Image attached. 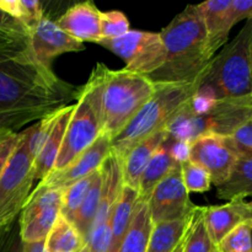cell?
Masks as SVG:
<instances>
[{
	"instance_id": "obj_1",
	"label": "cell",
	"mask_w": 252,
	"mask_h": 252,
	"mask_svg": "<svg viewBox=\"0 0 252 252\" xmlns=\"http://www.w3.org/2000/svg\"><path fill=\"white\" fill-rule=\"evenodd\" d=\"M79 93L80 88L58 78L27 48L0 53V137L71 105Z\"/></svg>"
},
{
	"instance_id": "obj_2",
	"label": "cell",
	"mask_w": 252,
	"mask_h": 252,
	"mask_svg": "<svg viewBox=\"0 0 252 252\" xmlns=\"http://www.w3.org/2000/svg\"><path fill=\"white\" fill-rule=\"evenodd\" d=\"M83 90L100 121L101 132L112 140L154 95L155 84L126 68L112 70L97 63Z\"/></svg>"
},
{
	"instance_id": "obj_3",
	"label": "cell",
	"mask_w": 252,
	"mask_h": 252,
	"mask_svg": "<svg viewBox=\"0 0 252 252\" xmlns=\"http://www.w3.org/2000/svg\"><path fill=\"white\" fill-rule=\"evenodd\" d=\"M165 47L161 68L148 78L154 84L202 83L214 56L197 5H189L160 32Z\"/></svg>"
},
{
	"instance_id": "obj_4",
	"label": "cell",
	"mask_w": 252,
	"mask_h": 252,
	"mask_svg": "<svg viewBox=\"0 0 252 252\" xmlns=\"http://www.w3.org/2000/svg\"><path fill=\"white\" fill-rule=\"evenodd\" d=\"M199 85V83L155 84L154 95L127 127L112 138L111 153L122 162L135 145L165 130L172 118L189 102Z\"/></svg>"
},
{
	"instance_id": "obj_5",
	"label": "cell",
	"mask_w": 252,
	"mask_h": 252,
	"mask_svg": "<svg viewBox=\"0 0 252 252\" xmlns=\"http://www.w3.org/2000/svg\"><path fill=\"white\" fill-rule=\"evenodd\" d=\"M252 118V93L246 96L217 100L208 111L196 113L185 106L165 128L169 137L191 144L207 134L230 137Z\"/></svg>"
},
{
	"instance_id": "obj_6",
	"label": "cell",
	"mask_w": 252,
	"mask_h": 252,
	"mask_svg": "<svg viewBox=\"0 0 252 252\" xmlns=\"http://www.w3.org/2000/svg\"><path fill=\"white\" fill-rule=\"evenodd\" d=\"M252 19L248 20L235 38L214 56L201 85L217 100L246 96L252 93L251 69Z\"/></svg>"
},
{
	"instance_id": "obj_7",
	"label": "cell",
	"mask_w": 252,
	"mask_h": 252,
	"mask_svg": "<svg viewBox=\"0 0 252 252\" xmlns=\"http://www.w3.org/2000/svg\"><path fill=\"white\" fill-rule=\"evenodd\" d=\"M33 160L29 147V128H25L0 176V229L15 223L29 202L34 182Z\"/></svg>"
},
{
	"instance_id": "obj_8",
	"label": "cell",
	"mask_w": 252,
	"mask_h": 252,
	"mask_svg": "<svg viewBox=\"0 0 252 252\" xmlns=\"http://www.w3.org/2000/svg\"><path fill=\"white\" fill-rule=\"evenodd\" d=\"M98 44L123 59L125 68L149 76L159 70L165 62V47L160 33L129 30L113 39H101Z\"/></svg>"
},
{
	"instance_id": "obj_9",
	"label": "cell",
	"mask_w": 252,
	"mask_h": 252,
	"mask_svg": "<svg viewBox=\"0 0 252 252\" xmlns=\"http://www.w3.org/2000/svg\"><path fill=\"white\" fill-rule=\"evenodd\" d=\"M101 134L100 121L81 86L53 171H59L68 166L89 149Z\"/></svg>"
},
{
	"instance_id": "obj_10",
	"label": "cell",
	"mask_w": 252,
	"mask_h": 252,
	"mask_svg": "<svg viewBox=\"0 0 252 252\" xmlns=\"http://www.w3.org/2000/svg\"><path fill=\"white\" fill-rule=\"evenodd\" d=\"M63 189L38 184L20 213L19 228L22 243L44 241L62 213Z\"/></svg>"
},
{
	"instance_id": "obj_11",
	"label": "cell",
	"mask_w": 252,
	"mask_h": 252,
	"mask_svg": "<svg viewBox=\"0 0 252 252\" xmlns=\"http://www.w3.org/2000/svg\"><path fill=\"white\" fill-rule=\"evenodd\" d=\"M148 206L153 225L179 220L194 213L198 206H194L189 199L180 164L157 185L148 199Z\"/></svg>"
},
{
	"instance_id": "obj_12",
	"label": "cell",
	"mask_w": 252,
	"mask_h": 252,
	"mask_svg": "<svg viewBox=\"0 0 252 252\" xmlns=\"http://www.w3.org/2000/svg\"><path fill=\"white\" fill-rule=\"evenodd\" d=\"M239 159L238 152L229 137L207 134L189 144V161L207 170L212 185L224 184Z\"/></svg>"
},
{
	"instance_id": "obj_13",
	"label": "cell",
	"mask_w": 252,
	"mask_h": 252,
	"mask_svg": "<svg viewBox=\"0 0 252 252\" xmlns=\"http://www.w3.org/2000/svg\"><path fill=\"white\" fill-rule=\"evenodd\" d=\"M27 34V51L38 63L47 66H51L52 61L61 54L85 49L84 43L69 36L48 17H43Z\"/></svg>"
},
{
	"instance_id": "obj_14",
	"label": "cell",
	"mask_w": 252,
	"mask_h": 252,
	"mask_svg": "<svg viewBox=\"0 0 252 252\" xmlns=\"http://www.w3.org/2000/svg\"><path fill=\"white\" fill-rule=\"evenodd\" d=\"M111 154V138L101 134L96 142L73 162L59 171H53L39 182V185L53 189H65L79 180L97 171L108 155Z\"/></svg>"
},
{
	"instance_id": "obj_15",
	"label": "cell",
	"mask_w": 252,
	"mask_h": 252,
	"mask_svg": "<svg viewBox=\"0 0 252 252\" xmlns=\"http://www.w3.org/2000/svg\"><path fill=\"white\" fill-rule=\"evenodd\" d=\"M251 218L250 203L245 199H234L221 206L204 207V225L214 246L239 225L250 223Z\"/></svg>"
},
{
	"instance_id": "obj_16",
	"label": "cell",
	"mask_w": 252,
	"mask_h": 252,
	"mask_svg": "<svg viewBox=\"0 0 252 252\" xmlns=\"http://www.w3.org/2000/svg\"><path fill=\"white\" fill-rule=\"evenodd\" d=\"M57 25L76 41H101V11L93 1H84L69 7L58 20Z\"/></svg>"
},
{
	"instance_id": "obj_17",
	"label": "cell",
	"mask_w": 252,
	"mask_h": 252,
	"mask_svg": "<svg viewBox=\"0 0 252 252\" xmlns=\"http://www.w3.org/2000/svg\"><path fill=\"white\" fill-rule=\"evenodd\" d=\"M75 102L71 105L65 106L57 113L56 121L52 127L51 133L44 143L43 148L36 159L33 160V179L34 181H43L49 174L54 170L57 158H58L59 152H61L62 144H63L64 134H65L66 127H68L69 120L73 115Z\"/></svg>"
},
{
	"instance_id": "obj_18",
	"label": "cell",
	"mask_w": 252,
	"mask_h": 252,
	"mask_svg": "<svg viewBox=\"0 0 252 252\" xmlns=\"http://www.w3.org/2000/svg\"><path fill=\"white\" fill-rule=\"evenodd\" d=\"M100 170L101 177H102L101 196L93 229L110 221L113 207H115L123 187L122 162L112 153L103 161Z\"/></svg>"
},
{
	"instance_id": "obj_19",
	"label": "cell",
	"mask_w": 252,
	"mask_h": 252,
	"mask_svg": "<svg viewBox=\"0 0 252 252\" xmlns=\"http://www.w3.org/2000/svg\"><path fill=\"white\" fill-rule=\"evenodd\" d=\"M231 0H209L197 5L208 37L209 51L213 56L226 43L233 27L229 22Z\"/></svg>"
},
{
	"instance_id": "obj_20",
	"label": "cell",
	"mask_w": 252,
	"mask_h": 252,
	"mask_svg": "<svg viewBox=\"0 0 252 252\" xmlns=\"http://www.w3.org/2000/svg\"><path fill=\"white\" fill-rule=\"evenodd\" d=\"M169 139V133L166 130L155 133L154 135L148 139L143 140L138 145H135L127 154L122 161V174L123 185L129 186L134 189H139L140 179L144 172L145 167L149 164L150 159L154 153Z\"/></svg>"
},
{
	"instance_id": "obj_21",
	"label": "cell",
	"mask_w": 252,
	"mask_h": 252,
	"mask_svg": "<svg viewBox=\"0 0 252 252\" xmlns=\"http://www.w3.org/2000/svg\"><path fill=\"white\" fill-rule=\"evenodd\" d=\"M138 201H139V192L132 187L123 185L122 191L113 207L110 219L111 231H112L110 252H118L120 250L123 238L132 221Z\"/></svg>"
},
{
	"instance_id": "obj_22",
	"label": "cell",
	"mask_w": 252,
	"mask_h": 252,
	"mask_svg": "<svg viewBox=\"0 0 252 252\" xmlns=\"http://www.w3.org/2000/svg\"><path fill=\"white\" fill-rule=\"evenodd\" d=\"M217 196L226 201L252 196V155L239 157L226 181L217 187Z\"/></svg>"
},
{
	"instance_id": "obj_23",
	"label": "cell",
	"mask_w": 252,
	"mask_h": 252,
	"mask_svg": "<svg viewBox=\"0 0 252 252\" xmlns=\"http://www.w3.org/2000/svg\"><path fill=\"white\" fill-rule=\"evenodd\" d=\"M153 221L150 218L148 201L139 198L132 221L123 238L118 252H145L153 230Z\"/></svg>"
},
{
	"instance_id": "obj_24",
	"label": "cell",
	"mask_w": 252,
	"mask_h": 252,
	"mask_svg": "<svg viewBox=\"0 0 252 252\" xmlns=\"http://www.w3.org/2000/svg\"><path fill=\"white\" fill-rule=\"evenodd\" d=\"M193 216L194 213L179 220L166 221L153 226L145 252H174L186 236Z\"/></svg>"
},
{
	"instance_id": "obj_25",
	"label": "cell",
	"mask_w": 252,
	"mask_h": 252,
	"mask_svg": "<svg viewBox=\"0 0 252 252\" xmlns=\"http://www.w3.org/2000/svg\"><path fill=\"white\" fill-rule=\"evenodd\" d=\"M176 165H179V162L172 158L166 140L154 153L149 164L147 165L144 172H143L142 179H140L139 189H138L139 198L143 199V201H148L152 192L157 187V185L164 177H166Z\"/></svg>"
},
{
	"instance_id": "obj_26",
	"label": "cell",
	"mask_w": 252,
	"mask_h": 252,
	"mask_svg": "<svg viewBox=\"0 0 252 252\" xmlns=\"http://www.w3.org/2000/svg\"><path fill=\"white\" fill-rule=\"evenodd\" d=\"M43 246L44 252H81L86 241L75 225L61 214L44 239Z\"/></svg>"
},
{
	"instance_id": "obj_27",
	"label": "cell",
	"mask_w": 252,
	"mask_h": 252,
	"mask_svg": "<svg viewBox=\"0 0 252 252\" xmlns=\"http://www.w3.org/2000/svg\"><path fill=\"white\" fill-rule=\"evenodd\" d=\"M101 184H102V177H101V170H98L83 204L74 217L73 224L78 229L79 233L83 235L85 241H88L89 235L93 230L94 221H95L96 213H97L101 196Z\"/></svg>"
},
{
	"instance_id": "obj_28",
	"label": "cell",
	"mask_w": 252,
	"mask_h": 252,
	"mask_svg": "<svg viewBox=\"0 0 252 252\" xmlns=\"http://www.w3.org/2000/svg\"><path fill=\"white\" fill-rule=\"evenodd\" d=\"M0 10L21 24L27 33L44 17L42 4L33 0H0Z\"/></svg>"
},
{
	"instance_id": "obj_29",
	"label": "cell",
	"mask_w": 252,
	"mask_h": 252,
	"mask_svg": "<svg viewBox=\"0 0 252 252\" xmlns=\"http://www.w3.org/2000/svg\"><path fill=\"white\" fill-rule=\"evenodd\" d=\"M98 170L89 175V176L79 180L75 184L70 185L65 189H63V206H62L61 214L64 218L68 219L69 221H71V223H73L76 212L79 211L80 206L83 204L84 199H85L86 194H88L91 184L95 180Z\"/></svg>"
},
{
	"instance_id": "obj_30",
	"label": "cell",
	"mask_w": 252,
	"mask_h": 252,
	"mask_svg": "<svg viewBox=\"0 0 252 252\" xmlns=\"http://www.w3.org/2000/svg\"><path fill=\"white\" fill-rule=\"evenodd\" d=\"M204 207H198L194 212L191 226L185 238L184 252H211L213 243L208 235L203 220Z\"/></svg>"
},
{
	"instance_id": "obj_31",
	"label": "cell",
	"mask_w": 252,
	"mask_h": 252,
	"mask_svg": "<svg viewBox=\"0 0 252 252\" xmlns=\"http://www.w3.org/2000/svg\"><path fill=\"white\" fill-rule=\"evenodd\" d=\"M180 166H181L182 180L189 193L191 192L203 193L211 189L212 180L207 170L189 160L180 164Z\"/></svg>"
},
{
	"instance_id": "obj_32",
	"label": "cell",
	"mask_w": 252,
	"mask_h": 252,
	"mask_svg": "<svg viewBox=\"0 0 252 252\" xmlns=\"http://www.w3.org/2000/svg\"><path fill=\"white\" fill-rule=\"evenodd\" d=\"M219 252H252V228L244 223L228 234L217 245Z\"/></svg>"
},
{
	"instance_id": "obj_33",
	"label": "cell",
	"mask_w": 252,
	"mask_h": 252,
	"mask_svg": "<svg viewBox=\"0 0 252 252\" xmlns=\"http://www.w3.org/2000/svg\"><path fill=\"white\" fill-rule=\"evenodd\" d=\"M129 30V21L122 11H101V39L118 38Z\"/></svg>"
},
{
	"instance_id": "obj_34",
	"label": "cell",
	"mask_w": 252,
	"mask_h": 252,
	"mask_svg": "<svg viewBox=\"0 0 252 252\" xmlns=\"http://www.w3.org/2000/svg\"><path fill=\"white\" fill-rule=\"evenodd\" d=\"M27 31L0 26V53L25 49L27 46Z\"/></svg>"
},
{
	"instance_id": "obj_35",
	"label": "cell",
	"mask_w": 252,
	"mask_h": 252,
	"mask_svg": "<svg viewBox=\"0 0 252 252\" xmlns=\"http://www.w3.org/2000/svg\"><path fill=\"white\" fill-rule=\"evenodd\" d=\"M239 157L252 155V118L229 137Z\"/></svg>"
},
{
	"instance_id": "obj_36",
	"label": "cell",
	"mask_w": 252,
	"mask_h": 252,
	"mask_svg": "<svg viewBox=\"0 0 252 252\" xmlns=\"http://www.w3.org/2000/svg\"><path fill=\"white\" fill-rule=\"evenodd\" d=\"M252 19V0H231L229 7V22L230 26L234 27L238 22L243 20Z\"/></svg>"
},
{
	"instance_id": "obj_37",
	"label": "cell",
	"mask_w": 252,
	"mask_h": 252,
	"mask_svg": "<svg viewBox=\"0 0 252 252\" xmlns=\"http://www.w3.org/2000/svg\"><path fill=\"white\" fill-rule=\"evenodd\" d=\"M20 138H21V132L0 137V176H1L9 159L11 158L12 153L16 149Z\"/></svg>"
},
{
	"instance_id": "obj_38",
	"label": "cell",
	"mask_w": 252,
	"mask_h": 252,
	"mask_svg": "<svg viewBox=\"0 0 252 252\" xmlns=\"http://www.w3.org/2000/svg\"><path fill=\"white\" fill-rule=\"evenodd\" d=\"M21 252H44L43 241L37 243H22Z\"/></svg>"
},
{
	"instance_id": "obj_39",
	"label": "cell",
	"mask_w": 252,
	"mask_h": 252,
	"mask_svg": "<svg viewBox=\"0 0 252 252\" xmlns=\"http://www.w3.org/2000/svg\"><path fill=\"white\" fill-rule=\"evenodd\" d=\"M185 238H186V236H185ZM184 245H185V239L181 241V243H180V245L177 246L176 250H175L174 252H184Z\"/></svg>"
},
{
	"instance_id": "obj_40",
	"label": "cell",
	"mask_w": 252,
	"mask_h": 252,
	"mask_svg": "<svg viewBox=\"0 0 252 252\" xmlns=\"http://www.w3.org/2000/svg\"><path fill=\"white\" fill-rule=\"evenodd\" d=\"M211 252H219V250L217 249V246H213V249H212Z\"/></svg>"
},
{
	"instance_id": "obj_41",
	"label": "cell",
	"mask_w": 252,
	"mask_h": 252,
	"mask_svg": "<svg viewBox=\"0 0 252 252\" xmlns=\"http://www.w3.org/2000/svg\"><path fill=\"white\" fill-rule=\"evenodd\" d=\"M249 203H250V207H251V211H252V201H251V202H249ZM250 224H251V228H252V218H251V221H250Z\"/></svg>"
},
{
	"instance_id": "obj_42",
	"label": "cell",
	"mask_w": 252,
	"mask_h": 252,
	"mask_svg": "<svg viewBox=\"0 0 252 252\" xmlns=\"http://www.w3.org/2000/svg\"><path fill=\"white\" fill-rule=\"evenodd\" d=\"M251 69H252V44H251Z\"/></svg>"
},
{
	"instance_id": "obj_43",
	"label": "cell",
	"mask_w": 252,
	"mask_h": 252,
	"mask_svg": "<svg viewBox=\"0 0 252 252\" xmlns=\"http://www.w3.org/2000/svg\"><path fill=\"white\" fill-rule=\"evenodd\" d=\"M81 252H89V251H88V248H86V246H85V248H84V250L81 251Z\"/></svg>"
}]
</instances>
